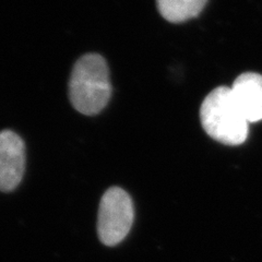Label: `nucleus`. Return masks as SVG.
Returning a JSON list of instances; mask_svg holds the SVG:
<instances>
[{"mask_svg": "<svg viewBox=\"0 0 262 262\" xmlns=\"http://www.w3.org/2000/svg\"><path fill=\"white\" fill-rule=\"evenodd\" d=\"M112 96L110 71L101 55L88 54L76 62L69 82L70 101L83 115H96Z\"/></svg>", "mask_w": 262, "mask_h": 262, "instance_id": "f257e3e1", "label": "nucleus"}, {"mask_svg": "<svg viewBox=\"0 0 262 262\" xmlns=\"http://www.w3.org/2000/svg\"><path fill=\"white\" fill-rule=\"evenodd\" d=\"M201 125L214 140L239 145L248 137V120L237 105L232 88L219 86L204 98L200 108Z\"/></svg>", "mask_w": 262, "mask_h": 262, "instance_id": "f03ea898", "label": "nucleus"}, {"mask_svg": "<svg viewBox=\"0 0 262 262\" xmlns=\"http://www.w3.org/2000/svg\"><path fill=\"white\" fill-rule=\"evenodd\" d=\"M133 200L121 188L113 187L106 191L98 210L97 232L106 246H115L126 238L134 223Z\"/></svg>", "mask_w": 262, "mask_h": 262, "instance_id": "7ed1b4c3", "label": "nucleus"}, {"mask_svg": "<svg viewBox=\"0 0 262 262\" xmlns=\"http://www.w3.org/2000/svg\"><path fill=\"white\" fill-rule=\"evenodd\" d=\"M26 147L22 139L11 130L0 133V190L10 191L24 174Z\"/></svg>", "mask_w": 262, "mask_h": 262, "instance_id": "20e7f679", "label": "nucleus"}, {"mask_svg": "<svg viewBox=\"0 0 262 262\" xmlns=\"http://www.w3.org/2000/svg\"><path fill=\"white\" fill-rule=\"evenodd\" d=\"M237 105L248 122L262 120V76L245 72L237 77L232 86Z\"/></svg>", "mask_w": 262, "mask_h": 262, "instance_id": "39448f33", "label": "nucleus"}, {"mask_svg": "<svg viewBox=\"0 0 262 262\" xmlns=\"http://www.w3.org/2000/svg\"><path fill=\"white\" fill-rule=\"evenodd\" d=\"M207 3L208 0H157L160 13L171 23H182L195 18Z\"/></svg>", "mask_w": 262, "mask_h": 262, "instance_id": "423d86ee", "label": "nucleus"}]
</instances>
